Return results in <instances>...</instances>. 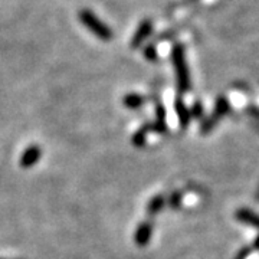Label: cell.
Returning a JSON list of instances; mask_svg holds the SVG:
<instances>
[{"mask_svg":"<svg viewBox=\"0 0 259 259\" xmlns=\"http://www.w3.org/2000/svg\"><path fill=\"white\" fill-rule=\"evenodd\" d=\"M228 112H229V102H228V100H226L225 97H221V98L216 101L214 111H213L212 115L202 124V133L210 131V130L216 125V122L221 120L223 115H226Z\"/></svg>","mask_w":259,"mask_h":259,"instance_id":"3","label":"cell"},{"mask_svg":"<svg viewBox=\"0 0 259 259\" xmlns=\"http://www.w3.org/2000/svg\"><path fill=\"white\" fill-rule=\"evenodd\" d=\"M144 102H146V97H143V95H140V94L136 93L127 94V95L122 98V104H124L127 108H130V110H137V108H140Z\"/></svg>","mask_w":259,"mask_h":259,"instance_id":"10","label":"cell"},{"mask_svg":"<svg viewBox=\"0 0 259 259\" xmlns=\"http://www.w3.org/2000/svg\"><path fill=\"white\" fill-rule=\"evenodd\" d=\"M202 114H203V107H202V104H200V102H194L193 107H192V111H190V115L199 118V117H202Z\"/></svg>","mask_w":259,"mask_h":259,"instance_id":"15","label":"cell"},{"mask_svg":"<svg viewBox=\"0 0 259 259\" xmlns=\"http://www.w3.org/2000/svg\"><path fill=\"white\" fill-rule=\"evenodd\" d=\"M175 108H176V114L177 117H179L182 128H186L189 125V122H190V117H192L190 115V110H187L186 104L180 98L176 100V102H175Z\"/></svg>","mask_w":259,"mask_h":259,"instance_id":"8","label":"cell"},{"mask_svg":"<svg viewBox=\"0 0 259 259\" xmlns=\"http://www.w3.org/2000/svg\"><path fill=\"white\" fill-rule=\"evenodd\" d=\"M187 3H192V2H196V0H186Z\"/></svg>","mask_w":259,"mask_h":259,"instance_id":"17","label":"cell"},{"mask_svg":"<svg viewBox=\"0 0 259 259\" xmlns=\"http://www.w3.org/2000/svg\"><path fill=\"white\" fill-rule=\"evenodd\" d=\"M151 130V125H146L143 128H140L134 136H133V144L136 147H143L146 144V136H147V131Z\"/></svg>","mask_w":259,"mask_h":259,"instance_id":"12","label":"cell"},{"mask_svg":"<svg viewBox=\"0 0 259 259\" xmlns=\"http://www.w3.org/2000/svg\"><path fill=\"white\" fill-rule=\"evenodd\" d=\"M166 204V199L163 196H156L150 200V203L147 206V212L148 214H157Z\"/></svg>","mask_w":259,"mask_h":259,"instance_id":"11","label":"cell"},{"mask_svg":"<svg viewBox=\"0 0 259 259\" xmlns=\"http://www.w3.org/2000/svg\"><path fill=\"white\" fill-rule=\"evenodd\" d=\"M171 61L175 65V71L177 75V85H179V91L180 93H187L190 91L192 81H190V72H189V66L186 62L185 47L176 44L171 49Z\"/></svg>","mask_w":259,"mask_h":259,"instance_id":"1","label":"cell"},{"mask_svg":"<svg viewBox=\"0 0 259 259\" xmlns=\"http://www.w3.org/2000/svg\"><path fill=\"white\" fill-rule=\"evenodd\" d=\"M156 114H157V118H156V124L151 125V130H156L157 133H164L167 130L166 127V111H164V107L161 102L156 104Z\"/></svg>","mask_w":259,"mask_h":259,"instance_id":"9","label":"cell"},{"mask_svg":"<svg viewBox=\"0 0 259 259\" xmlns=\"http://www.w3.org/2000/svg\"><path fill=\"white\" fill-rule=\"evenodd\" d=\"M180 202H182V194L179 193V192L171 194L170 199H168V204H170L171 207H175V209H177V207L180 206Z\"/></svg>","mask_w":259,"mask_h":259,"instance_id":"14","label":"cell"},{"mask_svg":"<svg viewBox=\"0 0 259 259\" xmlns=\"http://www.w3.org/2000/svg\"><path fill=\"white\" fill-rule=\"evenodd\" d=\"M78 19L79 22L82 23L85 28L88 29L93 35L98 37L100 40H104V42H110L114 36L111 28L102 22L101 19L98 18L94 12L88 9H82L78 12Z\"/></svg>","mask_w":259,"mask_h":259,"instance_id":"2","label":"cell"},{"mask_svg":"<svg viewBox=\"0 0 259 259\" xmlns=\"http://www.w3.org/2000/svg\"><path fill=\"white\" fill-rule=\"evenodd\" d=\"M253 248L255 249H259V236L256 238V241H255V243H253Z\"/></svg>","mask_w":259,"mask_h":259,"instance_id":"16","label":"cell"},{"mask_svg":"<svg viewBox=\"0 0 259 259\" xmlns=\"http://www.w3.org/2000/svg\"><path fill=\"white\" fill-rule=\"evenodd\" d=\"M144 56L150 59V61H156V58H157V51H156V47L154 45H148L144 49Z\"/></svg>","mask_w":259,"mask_h":259,"instance_id":"13","label":"cell"},{"mask_svg":"<svg viewBox=\"0 0 259 259\" xmlns=\"http://www.w3.org/2000/svg\"><path fill=\"white\" fill-rule=\"evenodd\" d=\"M153 33V22L150 19H144L140 22V25L136 29L134 35L131 37V48L137 49L139 47L143 45V42L150 37V35Z\"/></svg>","mask_w":259,"mask_h":259,"instance_id":"4","label":"cell"},{"mask_svg":"<svg viewBox=\"0 0 259 259\" xmlns=\"http://www.w3.org/2000/svg\"><path fill=\"white\" fill-rule=\"evenodd\" d=\"M153 235V223L151 222H143L139 228L136 229L134 233V242L140 246H146Z\"/></svg>","mask_w":259,"mask_h":259,"instance_id":"5","label":"cell"},{"mask_svg":"<svg viewBox=\"0 0 259 259\" xmlns=\"http://www.w3.org/2000/svg\"><path fill=\"white\" fill-rule=\"evenodd\" d=\"M236 219L239 221V222L243 223H248L250 226H253V228H258L259 229V214L256 213L250 212L248 209H239V210H236Z\"/></svg>","mask_w":259,"mask_h":259,"instance_id":"7","label":"cell"},{"mask_svg":"<svg viewBox=\"0 0 259 259\" xmlns=\"http://www.w3.org/2000/svg\"><path fill=\"white\" fill-rule=\"evenodd\" d=\"M40 156H42V150L37 146H30L20 157V167H23V168L32 167L40 160Z\"/></svg>","mask_w":259,"mask_h":259,"instance_id":"6","label":"cell"}]
</instances>
